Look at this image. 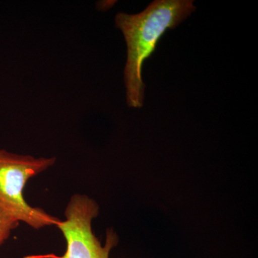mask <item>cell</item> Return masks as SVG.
<instances>
[{"mask_svg": "<svg viewBox=\"0 0 258 258\" xmlns=\"http://www.w3.org/2000/svg\"><path fill=\"white\" fill-rule=\"evenodd\" d=\"M195 10L191 0H156L139 14L116 15L115 25L123 32L127 45L124 81L129 107L143 106L144 61L154 53L166 30L176 28Z\"/></svg>", "mask_w": 258, "mask_h": 258, "instance_id": "1", "label": "cell"}, {"mask_svg": "<svg viewBox=\"0 0 258 258\" xmlns=\"http://www.w3.org/2000/svg\"><path fill=\"white\" fill-rule=\"evenodd\" d=\"M55 157L35 158L0 149V203L18 220L38 230L57 225L60 219L29 205L24 189L30 179L55 164Z\"/></svg>", "mask_w": 258, "mask_h": 258, "instance_id": "2", "label": "cell"}, {"mask_svg": "<svg viewBox=\"0 0 258 258\" xmlns=\"http://www.w3.org/2000/svg\"><path fill=\"white\" fill-rule=\"evenodd\" d=\"M99 205L93 199L82 194H75L64 210L66 219L56 225L66 241L64 253L25 258H109L112 249L118 244V237L113 229H108L104 245L97 238L93 232L92 221L99 215Z\"/></svg>", "mask_w": 258, "mask_h": 258, "instance_id": "3", "label": "cell"}, {"mask_svg": "<svg viewBox=\"0 0 258 258\" xmlns=\"http://www.w3.org/2000/svg\"><path fill=\"white\" fill-rule=\"evenodd\" d=\"M20 222L0 203V245L9 238Z\"/></svg>", "mask_w": 258, "mask_h": 258, "instance_id": "4", "label": "cell"}]
</instances>
